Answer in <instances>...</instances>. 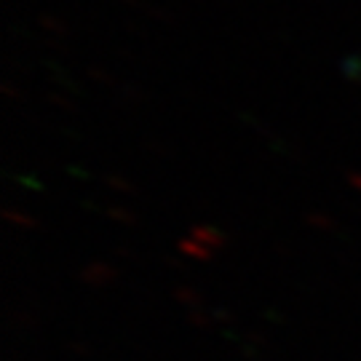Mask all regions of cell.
Here are the masks:
<instances>
[{
  "label": "cell",
  "mask_w": 361,
  "mask_h": 361,
  "mask_svg": "<svg viewBox=\"0 0 361 361\" xmlns=\"http://www.w3.org/2000/svg\"><path fill=\"white\" fill-rule=\"evenodd\" d=\"M190 238L193 241H207L212 249H219V246L225 244V235L219 231H214V228H209V225H195V228H190Z\"/></svg>",
  "instance_id": "6da1fadb"
},
{
  "label": "cell",
  "mask_w": 361,
  "mask_h": 361,
  "mask_svg": "<svg viewBox=\"0 0 361 361\" xmlns=\"http://www.w3.org/2000/svg\"><path fill=\"white\" fill-rule=\"evenodd\" d=\"M83 279L91 281V284H104V281L113 279V268H107L102 262H94V265H89V268L83 271Z\"/></svg>",
  "instance_id": "7a4b0ae2"
},
{
  "label": "cell",
  "mask_w": 361,
  "mask_h": 361,
  "mask_svg": "<svg viewBox=\"0 0 361 361\" xmlns=\"http://www.w3.org/2000/svg\"><path fill=\"white\" fill-rule=\"evenodd\" d=\"M177 249H180L182 255L195 257V259H209V257H212V249H209V246H198L193 238H185V241H180V244H177Z\"/></svg>",
  "instance_id": "3957f363"
},
{
  "label": "cell",
  "mask_w": 361,
  "mask_h": 361,
  "mask_svg": "<svg viewBox=\"0 0 361 361\" xmlns=\"http://www.w3.org/2000/svg\"><path fill=\"white\" fill-rule=\"evenodd\" d=\"M3 217L8 219V222H13V225H22V228H35V225H38L32 217L19 214V212H13V209H6V212H3Z\"/></svg>",
  "instance_id": "277c9868"
},
{
  "label": "cell",
  "mask_w": 361,
  "mask_h": 361,
  "mask_svg": "<svg viewBox=\"0 0 361 361\" xmlns=\"http://www.w3.org/2000/svg\"><path fill=\"white\" fill-rule=\"evenodd\" d=\"M308 222H310V225H319V228H332V219L324 217V214H322V217H319V214H310Z\"/></svg>",
  "instance_id": "5b68a950"
},
{
  "label": "cell",
  "mask_w": 361,
  "mask_h": 361,
  "mask_svg": "<svg viewBox=\"0 0 361 361\" xmlns=\"http://www.w3.org/2000/svg\"><path fill=\"white\" fill-rule=\"evenodd\" d=\"M110 217L121 219V222H134V217H131V214H126V212H121V209H110Z\"/></svg>",
  "instance_id": "8992f818"
},
{
  "label": "cell",
  "mask_w": 361,
  "mask_h": 361,
  "mask_svg": "<svg viewBox=\"0 0 361 361\" xmlns=\"http://www.w3.org/2000/svg\"><path fill=\"white\" fill-rule=\"evenodd\" d=\"M110 182H113V188H116V190H131V185H126V182L118 180V177H110Z\"/></svg>",
  "instance_id": "52a82bcc"
},
{
  "label": "cell",
  "mask_w": 361,
  "mask_h": 361,
  "mask_svg": "<svg viewBox=\"0 0 361 361\" xmlns=\"http://www.w3.org/2000/svg\"><path fill=\"white\" fill-rule=\"evenodd\" d=\"M348 182L356 188V190H361V174H356V171H353V174H348Z\"/></svg>",
  "instance_id": "ba28073f"
},
{
  "label": "cell",
  "mask_w": 361,
  "mask_h": 361,
  "mask_svg": "<svg viewBox=\"0 0 361 361\" xmlns=\"http://www.w3.org/2000/svg\"><path fill=\"white\" fill-rule=\"evenodd\" d=\"M43 25H46V27H51V30H56V32H62V30H65V27H62V25H56V22H51V19H43Z\"/></svg>",
  "instance_id": "9c48e42d"
}]
</instances>
